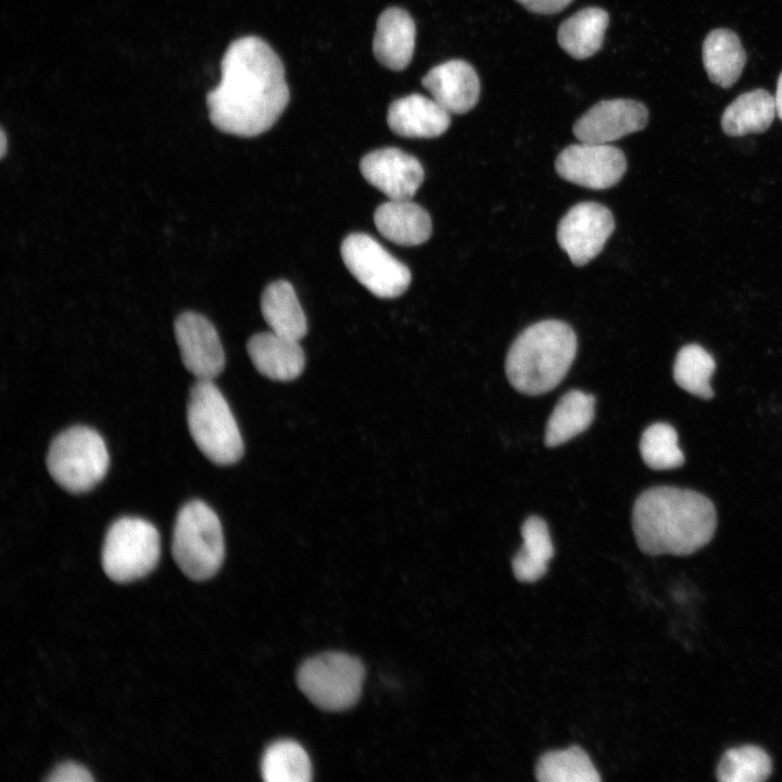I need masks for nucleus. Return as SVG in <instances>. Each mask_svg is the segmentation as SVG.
<instances>
[{"instance_id": "2eb2a0df", "label": "nucleus", "mask_w": 782, "mask_h": 782, "mask_svg": "<svg viewBox=\"0 0 782 782\" xmlns=\"http://www.w3.org/2000/svg\"><path fill=\"white\" fill-rule=\"evenodd\" d=\"M422 86L450 114H464L478 102L480 81L474 67L463 60H450L432 67Z\"/></svg>"}, {"instance_id": "7ed1b4c3", "label": "nucleus", "mask_w": 782, "mask_h": 782, "mask_svg": "<svg viewBox=\"0 0 782 782\" xmlns=\"http://www.w3.org/2000/svg\"><path fill=\"white\" fill-rule=\"evenodd\" d=\"M577 344L573 329L562 320L546 319L527 327L507 352L505 373L509 383L528 395L553 390L568 373Z\"/></svg>"}, {"instance_id": "9d476101", "label": "nucleus", "mask_w": 782, "mask_h": 782, "mask_svg": "<svg viewBox=\"0 0 782 782\" xmlns=\"http://www.w3.org/2000/svg\"><path fill=\"white\" fill-rule=\"evenodd\" d=\"M555 169L572 184L601 190L619 182L627 171V160L620 149L609 143L580 141L557 155Z\"/></svg>"}, {"instance_id": "412c9836", "label": "nucleus", "mask_w": 782, "mask_h": 782, "mask_svg": "<svg viewBox=\"0 0 782 782\" xmlns=\"http://www.w3.org/2000/svg\"><path fill=\"white\" fill-rule=\"evenodd\" d=\"M703 64L711 83L722 88L733 86L746 64L737 35L727 28L711 30L703 42Z\"/></svg>"}, {"instance_id": "20e7f679", "label": "nucleus", "mask_w": 782, "mask_h": 782, "mask_svg": "<svg viewBox=\"0 0 782 782\" xmlns=\"http://www.w3.org/2000/svg\"><path fill=\"white\" fill-rule=\"evenodd\" d=\"M187 422L195 445L214 464L231 465L243 455L238 424L213 380H198L191 388Z\"/></svg>"}, {"instance_id": "f03ea898", "label": "nucleus", "mask_w": 782, "mask_h": 782, "mask_svg": "<svg viewBox=\"0 0 782 782\" xmlns=\"http://www.w3.org/2000/svg\"><path fill=\"white\" fill-rule=\"evenodd\" d=\"M717 528V510L704 494L671 485L643 491L632 508L639 548L652 556H685L704 547Z\"/></svg>"}, {"instance_id": "5701e85b", "label": "nucleus", "mask_w": 782, "mask_h": 782, "mask_svg": "<svg viewBox=\"0 0 782 782\" xmlns=\"http://www.w3.org/2000/svg\"><path fill=\"white\" fill-rule=\"evenodd\" d=\"M595 414V398L580 390L565 393L555 405L546 424L544 443L560 445L586 430Z\"/></svg>"}, {"instance_id": "ddd939ff", "label": "nucleus", "mask_w": 782, "mask_h": 782, "mask_svg": "<svg viewBox=\"0 0 782 782\" xmlns=\"http://www.w3.org/2000/svg\"><path fill=\"white\" fill-rule=\"evenodd\" d=\"M648 111L635 100H603L589 109L575 123L573 135L583 142L609 143L642 130L647 125Z\"/></svg>"}, {"instance_id": "a878e982", "label": "nucleus", "mask_w": 782, "mask_h": 782, "mask_svg": "<svg viewBox=\"0 0 782 782\" xmlns=\"http://www.w3.org/2000/svg\"><path fill=\"white\" fill-rule=\"evenodd\" d=\"M534 775L541 782H597L601 775L586 752L577 746L544 753Z\"/></svg>"}, {"instance_id": "b1692460", "label": "nucleus", "mask_w": 782, "mask_h": 782, "mask_svg": "<svg viewBox=\"0 0 782 782\" xmlns=\"http://www.w3.org/2000/svg\"><path fill=\"white\" fill-rule=\"evenodd\" d=\"M608 23L605 10L594 7L582 9L560 24L558 43L572 58L588 59L601 49Z\"/></svg>"}, {"instance_id": "6e6552de", "label": "nucleus", "mask_w": 782, "mask_h": 782, "mask_svg": "<svg viewBox=\"0 0 782 782\" xmlns=\"http://www.w3.org/2000/svg\"><path fill=\"white\" fill-rule=\"evenodd\" d=\"M160 534L149 521L123 517L109 528L102 547V567L118 583L148 575L160 557Z\"/></svg>"}, {"instance_id": "f3484780", "label": "nucleus", "mask_w": 782, "mask_h": 782, "mask_svg": "<svg viewBox=\"0 0 782 782\" xmlns=\"http://www.w3.org/2000/svg\"><path fill=\"white\" fill-rule=\"evenodd\" d=\"M247 350L257 371L275 381L294 380L305 367V356L299 341L273 331L251 337Z\"/></svg>"}, {"instance_id": "c756f323", "label": "nucleus", "mask_w": 782, "mask_h": 782, "mask_svg": "<svg viewBox=\"0 0 782 782\" xmlns=\"http://www.w3.org/2000/svg\"><path fill=\"white\" fill-rule=\"evenodd\" d=\"M640 453L652 469L668 470L684 464V455L678 445L676 429L666 422L648 426L641 436Z\"/></svg>"}, {"instance_id": "f8f14e48", "label": "nucleus", "mask_w": 782, "mask_h": 782, "mask_svg": "<svg viewBox=\"0 0 782 782\" xmlns=\"http://www.w3.org/2000/svg\"><path fill=\"white\" fill-rule=\"evenodd\" d=\"M185 367L198 380H213L225 367V353L212 323L195 312L180 314L174 324Z\"/></svg>"}, {"instance_id": "473e14b6", "label": "nucleus", "mask_w": 782, "mask_h": 782, "mask_svg": "<svg viewBox=\"0 0 782 782\" xmlns=\"http://www.w3.org/2000/svg\"><path fill=\"white\" fill-rule=\"evenodd\" d=\"M774 101H775V112H777L779 118L782 121V72L778 78Z\"/></svg>"}, {"instance_id": "72a5a7b5", "label": "nucleus", "mask_w": 782, "mask_h": 782, "mask_svg": "<svg viewBox=\"0 0 782 782\" xmlns=\"http://www.w3.org/2000/svg\"><path fill=\"white\" fill-rule=\"evenodd\" d=\"M8 139L4 129L0 130V156L3 159L8 150Z\"/></svg>"}, {"instance_id": "39448f33", "label": "nucleus", "mask_w": 782, "mask_h": 782, "mask_svg": "<svg viewBox=\"0 0 782 782\" xmlns=\"http://www.w3.org/2000/svg\"><path fill=\"white\" fill-rule=\"evenodd\" d=\"M172 553L180 570L192 580L210 579L220 568L225 556L223 528L204 502L191 501L178 512Z\"/></svg>"}, {"instance_id": "393cba45", "label": "nucleus", "mask_w": 782, "mask_h": 782, "mask_svg": "<svg viewBox=\"0 0 782 782\" xmlns=\"http://www.w3.org/2000/svg\"><path fill=\"white\" fill-rule=\"evenodd\" d=\"M524 543L512 560L515 578L535 582L547 571L554 546L546 522L539 516L528 517L521 526Z\"/></svg>"}, {"instance_id": "a211bd4d", "label": "nucleus", "mask_w": 782, "mask_h": 782, "mask_svg": "<svg viewBox=\"0 0 782 782\" xmlns=\"http://www.w3.org/2000/svg\"><path fill=\"white\" fill-rule=\"evenodd\" d=\"M415 36V23L405 10H384L376 24L373 40L375 58L389 70H404L413 58Z\"/></svg>"}, {"instance_id": "9b49d317", "label": "nucleus", "mask_w": 782, "mask_h": 782, "mask_svg": "<svg viewBox=\"0 0 782 782\" xmlns=\"http://www.w3.org/2000/svg\"><path fill=\"white\" fill-rule=\"evenodd\" d=\"M614 229V216L606 206L581 202L563 216L556 236L571 263L582 266L601 253Z\"/></svg>"}, {"instance_id": "423d86ee", "label": "nucleus", "mask_w": 782, "mask_h": 782, "mask_svg": "<svg viewBox=\"0 0 782 782\" xmlns=\"http://www.w3.org/2000/svg\"><path fill=\"white\" fill-rule=\"evenodd\" d=\"M110 457L102 437L93 429L75 426L59 433L47 454L52 479L71 493L94 488L105 476Z\"/></svg>"}, {"instance_id": "4be33fe9", "label": "nucleus", "mask_w": 782, "mask_h": 782, "mask_svg": "<svg viewBox=\"0 0 782 782\" xmlns=\"http://www.w3.org/2000/svg\"><path fill=\"white\" fill-rule=\"evenodd\" d=\"M775 114L774 97L758 88L740 94L726 108L721 127L731 137L761 134L770 127Z\"/></svg>"}, {"instance_id": "1a4fd4ad", "label": "nucleus", "mask_w": 782, "mask_h": 782, "mask_svg": "<svg viewBox=\"0 0 782 782\" xmlns=\"http://www.w3.org/2000/svg\"><path fill=\"white\" fill-rule=\"evenodd\" d=\"M340 253L349 272L378 298H396L411 283L407 266L367 234L354 232L345 237Z\"/></svg>"}, {"instance_id": "dca6fc26", "label": "nucleus", "mask_w": 782, "mask_h": 782, "mask_svg": "<svg viewBox=\"0 0 782 782\" xmlns=\"http://www.w3.org/2000/svg\"><path fill=\"white\" fill-rule=\"evenodd\" d=\"M451 114L432 98L420 93L394 100L388 110L390 129L401 137L433 138L444 134L451 124Z\"/></svg>"}, {"instance_id": "bb28decb", "label": "nucleus", "mask_w": 782, "mask_h": 782, "mask_svg": "<svg viewBox=\"0 0 782 782\" xmlns=\"http://www.w3.org/2000/svg\"><path fill=\"white\" fill-rule=\"evenodd\" d=\"M267 782H308L312 764L305 749L295 741L280 740L264 752L261 765Z\"/></svg>"}, {"instance_id": "0eeeda50", "label": "nucleus", "mask_w": 782, "mask_h": 782, "mask_svg": "<svg viewBox=\"0 0 782 782\" xmlns=\"http://www.w3.org/2000/svg\"><path fill=\"white\" fill-rule=\"evenodd\" d=\"M365 668L349 654L327 652L306 659L299 668L297 683L304 695L318 708L345 710L358 701Z\"/></svg>"}, {"instance_id": "cd10ccee", "label": "nucleus", "mask_w": 782, "mask_h": 782, "mask_svg": "<svg viewBox=\"0 0 782 782\" xmlns=\"http://www.w3.org/2000/svg\"><path fill=\"white\" fill-rule=\"evenodd\" d=\"M716 369L714 357L701 345L682 346L673 363L674 382L684 391L704 400L714 398L710 378Z\"/></svg>"}, {"instance_id": "f257e3e1", "label": "nucleus", "mask_w": 782, "mask_h": 782, "mask_svg": "<svg viewBox=\"0 0 782 782\" xmlns=\"http://www.w3.org/2000/svg\"><path fill=\"white\" fill-rule=\"evenodd\" d=\"M222 78L206 96L212 124L223 133L254 137L268 130L289 102L281 60L263 39L232 41L222 59Z\"/></svg>"}, {"instance_id": "c85d7f7f", "label": "nucleus", "mask_w": 782, "mask_h": 782, "mask_svg": "<svg viewBox=\"0 0 782 782\" xmlns=\"http://www.w3.org/2000/svg\"><path fill=\"white\" fill-rule=\"evenodd\" d=\"M771 771V758L761 747L744 745L722 755L716 775L722 782H760L768 779Z\"/></svg>"}, {"instance_id": "7c9ffc66", "label": "nucleus", "mask_w": 782, "mask_h": 782, "mask_svg": "<svg viewBox=\"0 0 782 782\" xmlns=\"http://www.w3.org/2000/svg\"><path fill=\"white\" fill-rule=\"evenodd\" d=\"M50 782H90V772L83 766L72 761L58 765L46 779Z\"/></svg>"}, {"instance_id": "aec40b11", "label": "nucleus", "mask_w": 782, "mask_h": 782, "mask_svg": "<svg viewBox=\"0 0 782 782\" xmlns=\"http://www.w3.org/2000/svg\"><path fill=\"white\" fill-rule=\"evenodd\" d=\"M261 311L270 331L298 341L305 337L306 317L289 281L276 280L264 289Z\"/></svg>"}, {"instance_id": "4468645a", "label": "nucleus", "mask_w": 782, "mask_h": 782, "mask_svg": "<svg viewBox=\"0 0 782 782\" xmlns=\"http://www.w3.org/2000/svg\"><path fill=\"white\" fill-rule=\"evenodd\" d=\"M363 177L390 200H411L424 181V168L413 155L396 149L371 151L360 163Z\"/></svg>"}, {"instance_id": "2f4dec72", "label": "nucleus", "mask_w": 782, "mask_h": 782, "mask_svg": "<svg viewBox=\"0 0 782 782\" xmlns=\"http://www.w3.org/2000/svg\"><path fill=\"white\" fill-rule=\"evenodd\" d=\"M528 11L537 14H555L568 7L572 0H516Z\"/></svg>"}, {"instance_id": "6ab92c4d", "label": "nucleus", "mask_w": 782, "mask_h": 782, "mask_svg": "<svg viewBox=\"0 0 782 782\" xmlns=\"http://www.w3.org/2000/svg\"><path fill=\"white\" fill-rule=\"evenodd\" d=\"M378 231L399 245H419L432 230L428 212L411 200H390L379 205L374 214Z\"/></svg>"}]
</instances>
